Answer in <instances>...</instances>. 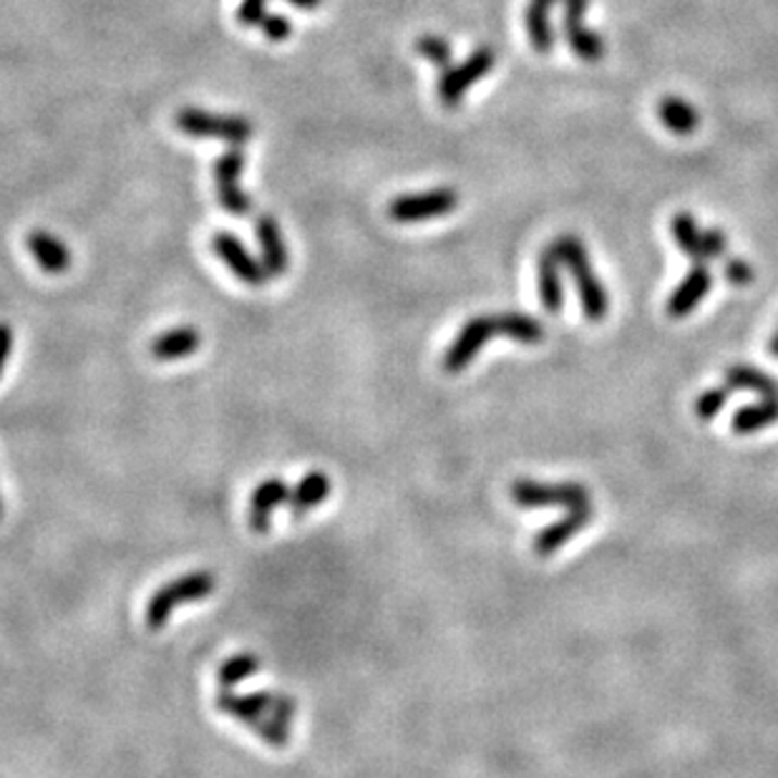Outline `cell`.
<instances>
[{
    "instance_id": "6da1fadb",
    "label": "cell",
    "mask_w": 778,
    "mask_h": 778,
    "mask_svg": "<svg viewBox=\"0 0 778 778\" xmlns=\"http://www.w3.org/2000/svg\"><path fill=\"white\" fill-rule=\"evenodd\" d=\"M552 250L557 252L559 262L572 272L584 316H588L592 323H600V320L607 316L609 298L605 285L600 283L595 270H592L584 245L575 235H563L555 245H552Z\"/></svg>"
},
{
    "instance_id": "7a4b0ae2",
    "label": "cell",
    "mask_w": 778,
    "mask_h": 778,
    "mask_svg": "<svg viewBox=\"0 0 778 778\" xmlns=\"http://www.w3.org/2000/svg\"><path fill=\"white\" fill-rule=\"evenodd\" d=\"M217 588V580L212 572H189L176 577V580L166 582L164 588H159L147 603V625L151 630H162L176 607L199 603V600L210 597Z\"/></svg>"
},
{
    "instance_id": "3957f363",
    "label": "cell",
    "mask_w": 778,
    "mask_h": 778,
    "mask_svg": "<svg viewBox=\"0 0 778 778\" xmlns=\"http://www.w3.org/2000/svg\"><path fill=\"white\" fill-rule=\"evenodd\" d=\"M176 126L184 134L195 136V139H217L227 141L232 147H243L252 139V124L245 116H227V114H210L202 109H182L176 111Z\"/></svg>"
},
{
    "instance_id": "277c9868",
    "label": "cell",
    "mask_w": 778,
    "mask_h": 778,
    "mask_svg": "<svg viewBox=\"0 0 778 778\" xmlns=\"http://www.w3.org/2000/svg\"><path fill=\"white\" fill-rule=\"evenodd\" d=\"M511 502L517 507L534 509V507H565V509H582L592 507L590 492L582 484H536V481L519 479L511 484Z\"/></svg>"
},
{
    "instance_id": "5b68a950",
    "label": "cell",
    "mask_w": 778,
    "mask_h": 778,
    "mask_svg": "<svg viewBox=\"0 0 778 778\" xmlns=\"http://www.w3.org/2000/svg\"><path fill=\"white\" fill-rule=\"evenodd\" d=\"M494 61H496L494 48L481 46V48H477L474 53L469 55L467 61L461 63V66L446 69L444 74H441V82H439V99H441V103H444V107H448V109L459 107V103L464 101V94H467L471 86H474L477 82H481V78H484L489 71L494 69Z\"/></svg>"
},
{
    "instance_id": "8992f818",
    "label": "cell",
    "mask_w": 778,
    "mask_h": 778,
    "mask_svg": "<svg viewBox=\"0 0 778 778\" xmlns=\"http://www.w3.org/2000/svg\"><path fill=\"white\" fill-rule=\"evenodd\" d=\"M456 207H459V195H456L454 189L441 187V189L421 192V195H406L393 199L388 207V214L393 222L413 224V222L433 220V217H444L448 212H454Z\"/></svg>"
},
{
    "instance_id": "52a82bcc",
    "label": "cell",
    "mask_w": 778,
    "mask_h": 778,
    "mask_svg": "<svg viewBox=\"0 0 778 778\" xmlns=\"http://www.w3.org/2000/svg\"><path fill=\"white\" fill-rule=\"evenodd\" d=\"M243 170H245V155L239 147H232L224 151L214 164L217 199H220L224 210L239 217L252 210V199L247 197V192L243 189V182H239Z\"/></svg>"
},
{
    "instance_id": "ba28073f",
    "label": "cell",
    "mask_w": 778,
    "mask_h": 778,
    "mask_svg": "<svg viewBox=\"0 0 778 778\" xmlns=\"http://www.w3.org/2000/svg\"><path fill=\"white\" fill-rule=\"evenodd\" d=\"M496 333L494 316H477L471 318L467 325L461 328L452 346H448L444 356V368L448 373H461L464 368L471 366V360L477 358V353L492 341Z\"/></svg>"
},
{
    "instance_id": "9c48e42d",
    "label": "cell",
    "mask_w": 778,
    "mask_h": 778,
    "mask_svg": "<svg viewBox=\"0 0 778 778\" xmlns=\"http://www.w3.org/2000/svg\"><path fill=\"white\" fill-rule=\"evenodd\" d=\"M212 250L217 258L227 264L230 272L239 280V283L252 287H262L268 283V270H264V264L255 260L252 255L247 252V247L239 243V237L232 235V232H214Z\"/></svg>"
},
{
    "instance_id": "30bf717a",
    "label": "cell",
    "mask_w": 778,
    "mask_h": 778,
    "mask_svg": "<svg viewBox=\"0 0 778 778\" xmlns=\"http://www.w3.org/2000/svg\"><path fill=\"white\" fill-rule=\"evenodd\" d=\"M287 499H291V486H287L280 477H270V479H264L262 484L255 486L252 499H250L252 532H258V534L270 532L272 511H275L280 504H287Z\"/></svg>"
},
{
    "instance_id": "8fae6325",
    "label": "cell",
    "mask_w": 778,
    "mask_h": 778,
    "mask_svg": "<svg viewBox=\"0 0 778 778\" xmlns=\"http://www.w3.org/2000/svg\"><path fill=\"white\" fill-rule=\"evenodd\" d=\"M255 235H258L260 250H262V264L268 270L270 277H280L287 272V245L283 239V230L275 217L262 214L258 224H255Z\"/></svg>"
},
{
    "instance_id": "7c38bea8",
    "label": "cell",
    "mask_w": 778,
    "mask_h": 778,
    "mask_svg": "<svg viewBox=\"0 0 778 778\" xmlns=\"http://www.w3.org/2000/svg\"><path fill=\"white\" fill-rule=\"evenodd\" d=\"M711 270L708 264L695 262L693 270L688 272L683 283H680L676 291H672L670 300H668V312L672 318H686L688 312L697 308V302H701L705 295L711 291Z\"/></svg>"
},
{
    "instance_id": "4fadbf2b",
    "label": "cell",
    "mask_w": 778,
    "mask_h": 778,
    "mask_svg": "<svg viewBox=\"0 0 778 778\" xmlns=\"http://www.w3.org/2000/svg\"><path fill=\"white\" fill-rule=\"evenodd\" d=\"M590 519H592V507L572 509L567 519H559L557 524L542 529V532L534 536V552L540 557L555 555L559 547H565L577 532H582V529L590 524Z\"/></svg>"
},
{
    "instance_id": "5bb4252c",
    "label": "cell",
    "mask_w": 778,
    "mask_h": 778,
    "mask_svg": "<svg viewBox=\"0 0 778 778\" xmlns=\"http://www.w3.org/2000/svg\"><path fill=\"white\" fill-rule=\"evenodd\" d=\"M536 285H540V300L549 312H559L565 305V285H563V262H559L557 252L547 250L540 252V262H536Z\"/></svg>"
},
{
    "instance_id": "9a60e30c",
    "label": "cell",
    "mask_w": 778,
    "mask_h": 778,
    "mask_svg": "<svg viewBox=\"0 0 778 778\" xmlns=\"http://www.w3.org/2000/svg\"><path fill=\"white\" fill-rule=\"evenodd\" d=\"M199 346H202V335H199L195 328L180 325L157 335V338L151 341L149 350L157 360H166V363H170V360H182L192 356V353L199 350Z\"/></svg>"
},
{
    "instance_id": "2e32d148",
    "label": "cell",
    "mask_w": 778,
    "mask_h": 778,
    "mask_svg": "<svg viewBox=\"0 0 778 778\" xmlns=\"http://www.w3.org/2000/svg\"><path fill=\"white\" fill-rule=\"evenodd\" d=\"M28 250L34 255V260L41 264L51 275H61L71 268V252L69 247L61 243L59 237H53L46 230H34L28 235Z\"/></svg>"
},
{
    "instance_id": "e0dca14e",
    "label": "cell",
    "mask_w": 778,
    "mask_h": 778,
    "mask_svg": "<svg viewBox=\"0 0 778 778\" xmlns=\"http://www.w3.org/2000/svg\"><path fill=\"white\" fill-rule=\"evenodd\" d=\"M328 494H331V479H328L325 471H308L291 492L287 507H291L293 517H302L310 509H316L318 504H323Z\"/></svg>"
},
{
    "instance_id": "ac0fdd59",
    "label": "cell",
    "mask_w": 778,
    "mask_h": 778,
    "mask_svg": "<svg viewBox=\"0 0 778 778\" xmlns=\"http://www.w3.org/2000/svg\"><path fill=\"white\" fill-rule=\"evenodd\" d=\"M657 116H660V122L668 126L670 132L680 136L693 134L697 124H701V116H697L693 103L678 99V96H665V99L657 103Z\"/></svg>"
},
{
    "instance_id": "d6986e66",
    "label": "cell",
    "mask_w": 778,
    "mask_h": 778,
    "mask_svg": "<svg viewBox=\"0 0 778 778\" xmlns=\"http://www.w3.org/2000/svg\"><path fill=\"white\" fill-rule=\"evenodd\" d=\"M496 333L507 335V338L524 343V346H536L544 341V325L532 316L524 312H504V316H494Z\"/></svg>"
},
{
    "instance_id": "ffe728a7",
    "label": "cell",
    "mask_w": 778,
    "mask_h": 778,
    "mask_svg": "<svg viewBox=\"0 0 778 778\" xmlns=\"http://www.w3.org/2000/svg\"><path fill=\"white\" fill-rule=\"evenodd\" d=\"M557 0H529L527 5V34L536 51L547 53L555 46V34L549 26V11Z\"/></svg>"
},
{
    "instance_id": "44dd1931",
    "label": "cell",
    "mask_w": 778,
    "mask_h": 778,
    "mask_svg": "<svg viewBox=\"0 0 778 778\" xmlns=\"http://www.w3.org/2000/svg\"><path fill=\"white\" fill-rule=\"evenodd\" d=\"M778 423V398H761L758 404L743 406L733 413L736 433H756Z\"/></svg>"
},
{
    "instance_id": "7402d4cb",
    "label": "cell",
    "mask_w": 778,
    "mask_h": 778,
    "mask_svg": "<svg viewBox=\"0 0 778 778\" xmlns=\"http://www.w3.org/2000/svg\"><path fill=\"white\" fill-rule=\"evenodd\" d=\"M728 388H743L758 393L761 398H778V383L771 375L753 366H731L726 373Z\"/></svg>"
},
{
    "instance_id": "603a6c76",
    "label": "cell",
    "mask_w": 778,
    "mask_h": 778,
    "mask_svg": "<svg viewBox=\"0 0 778 778\" xmlns=\"http://www.w3.org/2000/svg\"><path fill=\"white\" fill-rule=\"evenodd\" d=\"M260 668H262V660L258 655L237 653L220 665V670H217V683L230 691L232 686H239L243 680L252 678L255 672H260Z\"/></svg>"
},
{
    "instance_id": "cb8c5ba5",
    "label": "cell",
    "mask_w": 778,
    "mask_h": 778,
    "mask_svg": "<svg viewBox=\"0 0 778 778\" xmlns=\"http://www.w3.org/2000/svg\"><path fill=\"white\" fill-rule=\"evenodd\" d=\"M563 36L569 48L580 55L582 61H600L605 53V41L595 30H590L584 23H575V26H563Z\"/></svg>"
},
{
    "instance_id": "d4e9b609",
    "label": "cell",
    "mask_w": 778,
    "mask_h": 778,
    "mask_svg": "<svg viewBox=\"0 0 778 778\" xmlns=\"http://www.w3.org/2000/svg\"><path fill=\"white\" fill-rule=\"evenodd\" d=\"M670 230H672V237H676V243H678L680 250H683L691 260L703 262L701 260V235H703V232L695 227L693 214H688V212L676 214V220H672Z\"/></svg>"
},
{
    "instance_id": "484cf974",
    "label": "cell",
    "mask_w": 778,
    "mask_h": 778,
    "mask_svg": "<svg viewBox=\"0 0 778 778\" xmlns=\"http://www.w3.org/2000/svg\"><path fill=\"white\" fill-rule=\"evenodd\" d=\"M245 726L250 728L252 733H258L264 743L275 745V749H285L287 741H291V733H287V726L280 724L277 718L268 716V713H260V716L245 720Z\"/></svg>"
},
{
    "instance_id": "4316f807",
    "label": "cell",
    "mask_w": 778,
    "mask_h": 778,
    "mask_svg": "<svg viewBox=\"0 0 778 778\" xmlns=\"http://www.w3.org/2000/svg\"><path fill=\"white\" fill-rule=\"evenodd\" d=\"M416 51H419L427 61H431L439 71L452 69V46H448V41H444L441 36H433V34L421 36L419 41H416Z\"/></svg>"
},
{
    "instance_id": "83f0119b",
    "label": "cell",
    "mask_w": 778,
    "mask_h": 778,
    "mask_svg": "<svg viewBox=\"0 0 778 778\" xmlns=\"http://www.w3.org/2000/svg\"><path fill=\"white\" fill-rule=\"evenodd\" d=\"M731 391L733 388H711V391H705L697 396L695 400V413H697V419H703V421H713L716 416L720 413V408L726 406V400L728 396H731Z\"/></svg>"
},
{
    "instance_id": "f1b7e54d",
    "label": "cell",
    "mask_w": 778,
    "mask_h": 778,
    "mask_svg": "<svg viewBox=\"0 0 778 778\" xmlns=\"http://www.w3.org/2000/svg\"><path fill=\"white\" fill-rule=\"evenodd\" d=\"M726 247H728L726 232H720V230H705L703 235H701V260H703V264L708 262V260L720 258V255L726 252Z\"/></svg>"
},
{
    "instance_id": "f546056e",
    "label": "cell",
    "mask_w": 778,
    "mask_h": 778,
    "mask_svg": "<svg viewBox=\"0 0 778 778\" xmlns=\"http://www.w3.org/2000/svg\"><path fill=\"white\" fill-rule=\"evenodd\" d=\"M262 30H264V36L270 38V41H275V44H283L291 38L293 34V23L285 18V15H280V13H268L262 18Z\"/></svg>"
},
{
    "instance_id": "4dcf8cb0",
    "label": "cell",
    "mask_w": 778,
    "mask_h": 778,
    "mask_svg": "<svg viewBox=\"0 0 778 778\" xmlns=\"http://www.w3.org/2000/svg\"><path fill=\"white\" fill-rule=\"evenodd\" d=\"M264 8H268V0H243V5H239L237 11V23L245 28L260 26L264 15H268Z\"/></svg>"
},
{
    "instance_id": "1f68e13d",
    "label": "cell",
    "mask_w": 778,
    "mask_h": 778,
    "mask_svg": "<svg viewBox=\"0 0 778 778\" xmlns=\"http://www.w3.org/2000/svg\"><path fill=\"white\" fill-rule=\"evenodd\" d=\"M726 277L733 285H751L753 283V268L743 260H728L726 262Z\"/></svg>"
},
{
    "instance_id": "d6a6232c",
    "label": "cell",
    "mask_w": 778,
    "mask_h": 778,
    "mask_svg": "<svg viewBox=\"0 0 778 778\" xmlns=\"http://www.w3.org/2000/svg\"><path fill=\"white\" fill-rule=\"evenodd\" d=\"M11 346H13V331L11 325L0 323V375L5 371L8 356H11Z\"/></svg>"
},
{
    "instance_id": "836d02e7",
    "label": "cell",
    "mask_w": 778,
    "mask_h": 778,
    "mask_svg": "<svg viewBox=\"0 0 778 778\" xmlns=\"http://www.w3.org/2000/svg\"><path fill=\"white\" fill-rule=\"evenodd\" d=\"M287 3L300 8V11H312V8H318L323 0H287Z\"/></svg>"
},
{
    "instance_id": "e575fe53",
    "label": "cell",
    "mask_w": 778,
    "mask_h": 778,
    "mask_svg": "<svg viewBox=\"0 0 778 778\" xmlns=\"http://www.w3.org/2000/svg\"><path fill=\"white\" fill-rule=\"evenodd\" d=\"M0 519H3V499H0Z\"/></svg>"
}]
</instances>
